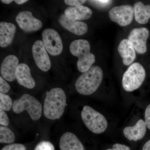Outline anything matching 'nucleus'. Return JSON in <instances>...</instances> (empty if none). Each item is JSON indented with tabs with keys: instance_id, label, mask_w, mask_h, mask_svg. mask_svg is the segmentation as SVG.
Wrapping results in <instances>:
<instances>
[{
	"instance_id": "0eeeda50",
	"label": "nucleus",
	"mask_w": 150,
	"mask_h": 150,
	"mask_svg": "<svg viewBox=\"0 0 150 150\" xmlns=\"http://www.w3.org/2000/svg\"><path fill=\"white\" fill-rule=\"evenodd\" d=\"M42 36L44 46L49 54L56 56L62 53L63 45L62 38L56 30L47 28L43 30Z\"/></svg>"
},
{
	"instance_id": "dca6fc26",
	"label": "nucleus",
	"mask_w": 150,
	"mask_h": 150,
	"mask_svg": "<svg viewBox=\"0 0 150 150\" xmlns=\"http://www.w3.org/2000/svg\"><path fill=\"white\" fill-rule=\"evenodd\" d=\"M146 132V126L145 121L140 119L133 126H128L123 131L124 136L129 141L137 142L144 137Z\"/></svg>"
},
{
	"instance_id": "5701e85b",
	"label": "nucleus",
	"mask_w": 150,
	"mask_h": 150,
	"mask_svg": "<svg viewBox=\"0 0 150 150\" xmlns=\"http://www.w3.org/2000/svg\"><path fill=\"white\" fill-rule=\"evenodd\" d=\"M34 150H55V148L51 142L43 141L36 146Z\"/></svg>"
},
{
	"instance_id": "f3484780",
	"label": "nucleus",
	"mask_w": 150,
	"mask_h": 150,
	"mask_svg": "<svg viewBox=\"0 0 150 150\" xmlns=\"http://www.w3.org/2000/svg\"><path fill=\"white\" fill-rule=\"evenodd\" d=\"M16 31V26L11 23H0V46L5 48L10 45Z\"/></svg>"
},
{
	"instance_id": "bb28decb",
	"label": "nucleus",
	"mask_w": 150,
	"mask_h": 150,
	"mask_svg": "<svg viewBox=\"0 0 150 150\" xmlns=\"http://www.w3.org/2000/svg\"><path fill=\"white\" fill-rule=\"evenodd\" d=\"M86 1L85 0H65L64 2L67 5L71 6L73 7L78 6H81L85 4Z\"/></svg>"
},
{
	"instance_id": "a211bd4d",
	"label": "nucleus",
	"mask_w": 150,
	"mask_h": 150,
	"mask_svg": "<svg viewBox=\"0 0 150 150\" xmlns=\"http://www.w3.org/2000/svg\"><path fill=\"white\" fill-rule=\"evenodd\" d=\"M118 51L123 58V64L126 66L131 65L136 58V51L128 39H124L119 43Z\"/></svg>"
},
{
	"instance_id": "f257e3e1",
	"label": "nucleus",
	"mask_w": 150,
	"mask_h": 150,
	"mask_svg": "<svg viewBox=\"0 0 150 150\" xmlns=\"http://www.w3.org/2000/svg\"><path fill=\"white\" fill-rule=\"evenodd\" d=\"M67 105V96L62 89L55 88L46 92L43 106L45 117L50 120L59 119Z\"/></svg>"
},
{
	"instance_id": "2f4dec72",
	"label": "nucleus",
	"mask_w": 150,
	"mask_h": 150,
	"mask_svg": "<svg viewBox=\"0 0 150 150\" xmlns=\"http://www.w3.org/2000/svg\"><path fill=\"white\" fill-rule=\"evenodd\" d=\"M27 0H15L14 1L18 4H24V3L27 2Z\"/></svg>"
},
{
	"instance_id": "a878e982",
	"label": "nucleus",
	"mask_w": 150,
	"mask_h": 150,
	"mask_svg": "<svg viewBox=\"0 0 150 150\" xmlns=\"http://www.w3.org/2000/svg\"><path fill=\"white\" fill-rule=\"evenodd\" d=\"M9 123V120L5 110L0 108V124L1 126H7Z\"/></svg>"
},
{
	"instance_id": "b1692460",
	"label": "nucleus",
	"mask_w": 150,
	"mask_h": 150,
	"mask_svg": "<svg viewBox=\"0 0 150 150\" xmlns=\"http://www.w3.org/2000/svg\"><path fill=\"white\" fill-rule=\"evenodd\" d=\"M10 89V86L8 83L2 77H0V93L6 94Z\"/></svg>"
},
{
	"instance_id": "393cba45",
	"label": "nucleus",
	"mask_w": 150,
	"mask_h": 150,
	"mask_svg": "<svg viewBox=\"0 0 150 150\" xmlns=\"http://www.w3.org/2000/svg\"><path fill=\"white\" fill-rule=\"evenodd\" d=\"M1 150H26V148L22 144H13L7 145Z\"/></svg>"
},
{
	"instance_id": "9b49d317",
	"label": "nucleus",
	"mask_w": 150,
	"mask_h": 150,
	"mask_svg": "<svg viewBox=\"0 0 150 150\" xmlns=\"http://www.w3.org/2000/svg\"><path fill=\"white\" fill-rule=\"evenodd\" d=\"M19 26L25 32L37 31L42 27L40 20L35 18L32 13L28 11H23L19 13L16 18Z\"/></svg>"
},
{
	"instance_id": "aec40b11",
	"label": "nucleus",
	"mask_w": 150,
	"mask_h": 150,
	"mask_svg": "<svg viewBox=\"0 0 150 150\" xmlns=\"http://www.w3.org/2000/svg\"><path fill=\"white\" fill-rule=\"evenodd\" d=\"M134 15L137 22L146 24L150 18V5H145L142 2H137L134 5Z\"/></svg>"
},
{
	"instance_id": "ddd939ff",
	"label": "nucleus",
	"mask_w": 150,
	"mask_h": 150,
	"mask_svg": "<svg viewBox=\"0 0 150 150\" xmlns=\"http://www.w3.org/2000/svg\"><path fill=\"white\" fill-rule=\"evenodd\" d=\"M59 22L65 29L77 35L86 34L88 29L87 25L85 23L76 20L65 14H62L60 17Z\"/></svg>"
},
{
	"instance_id": "473e14b6",
	"label": "nucleus",
	"mask_w": 150,
	"mask_h": 150,
	"mask_svg": "<svg viewBox=\"0 0 150 150\" xmlns=\"http://www.w3.org/2000/svg\"><path fill=\"white\" fill-rule=\"evenodd\" d=\"M1 1L2 2L4 3V4H10L13 1L12 0H1Z\"/></svg>"
},
{
	"instance_id": "4468645a",
	"label": "nucleus",
	"mask_w": 150,
	"mask_h": 150,
	"mask_svg": "<svg viewBox=\"0 0 150 150\" xmlns=\"http://www.w3.org/2000/svg\"><path fill=\"white\" fill-rule=\"evenodd\" d=\"M16 78L19 84L27 88L35 87V83L33 78L29 67L25 64L18 65L16 72Z\"/></svg>"
},
{
	"instance_id": "cd10ccee",
	"label": "nucleus",
	"mask_w": 150,
	"mask_h": 150,
	"mask_svg": "<svg viewBox=\"0 0 150 150\" xmlns=\"http://www.w3.org/2000/svg\"><path fill=\"white\" fill-rule=\"evenodd\" d=\"M90 1L93 3L96 6L100 7H105L107 6L112 3L111 1H106V0H99V1Z\"/></svg>"
},
{
	"instance_id": "9d476101",
	"label": "nucleus",
	"mask_w": 150,
	"mask_h": 150,
	"mask_svg": "<svg viewBox=\"0 0 150 150\" xmlns=\"http://www.w3.org/2000/svg\"><path fill=\"white\" fill-rule=\"evenodd\" d=\"M149 35V30L146 28L132 30L128 36L135 51L139 54H144L147 51L146 41Z\"/></svg>"
},
{
	"instance_id": "1a4fd4ad",
	"label": "nucleus",
	"mask_w": 150,
	"mask_h": 150,
	"mask_svg": "<svg viewBox=\"0 0 150 150\" xmlns=\"http://www.w3.org/2000/svg\"><path fill=\"white\" fill-rule=\"evenodd\" d=\"M32 51L37 67L43 71H49L51 67V60L43 41L40 40L35 41L33 45Z\"/></svg>"
},
{
	"instance_id": "7ed1b4c3",
	"label": "nucleus",
	"mask_w": 150,
	"mask_h": 150,
	"mask_svg": "<svg viewBox=\"0 0 150 150\" xmlns=\"http://www.w3.org/2000/svg\"><path fill=\"white\" fill-rule=\"evenodd\" d=\"M69 49L73 55L79 58L77 67L81 72L87 71L95 62V56L91 53L90 43L85 39H78L72 41L70 44Z\"/></svg>"
},
{
	"instance_id": "c756f323",
	"label": "nucleus",
	"mask_w": 150,
	"mask_h": 150,
	"mask_svg": "<svg viewBox=\"0 0 150 150\" xmlns=\"http://www.w3.org/2000/svg\"><path fill=\"white\" fill-rule=\"evenodd\" d=\"M106 150H131L129 147L126 145L119 144H115L113 145L112 149H109Z\"/></svg>"
},
{
	"instance_id": "39448f33",
	"label": "nucleus",
	"mask_w": 150,
	"mask_h": 150,
	"mask_svg": "<svg viewBox=\"0 0 150 150\" xmlns=\"http://www.w3.org/2000/svg\"><path fill=\"white\" fill-rule=\"evenodd\" d=\"M81 116L87 128L94 134H102L107 129L108 122L104 115L90 106H84Z\"/></svg>"
},
{
	"instance_id": "412c9836",
	"label": "nucleus",
	"mask_w": 150,
	"mask_h": 150,
	"mask_svg": "<svg viewBox=\"0 0 150 150\" xmlns=\"http://www.w3.org/2000/svg\"><path fill=\"white\" fill-rule=\"evenodd\" d=\"M15 135L9 128L6 126L0 127V143L11 144L14 142Z\"/></svg>"
},
{
	"instance_id": "6ab92c4d",
	"label": "nucleus",
	"mask_w": 150,
	"mask_h": 150,
	"mask_svg": "<svg viewBox=\"0 0 150 150\" xmlns=\"http://www.w3.org/2000/svg\"><path fill=\"white\" fill-rule=\"evenodd\" d=\"M64 13L67 16L79 21L90 18L92 11L89 8L81 5L68 8L65 11Z\"/></svg>"
},
{
	"instance_id": "7c9ffc66",
	"label": "nucleus",
	"mask_w": 150,
	"mask_h": 150,
	"mask_svg": "<svg viewBox=\"0 0 150 150\" xmlns=\"http://www.w3.org/2000/svg\"><path fill=\"white\" fill-rule=\"evenodd\" d=\"M142 150H150V140L145 143Z\"/></svg>"
},
{
	"instance_id": "423d86ee",
	"label": "nucleus",
	"mask_w": 150,
	"mask_h": 150,
	"mask_svg": "<svg viewBox=\"0 0 150 150\" xmlns=\"http://www.w3.org/2000/svg\"><path fill=\"white\" fill-rule=\"evenodd\" d=\"M146 76V71L142 65L138 62L134 63L129 67L123 75V88L128 92L137 89L144 82Z\"/></svg>"
},
{
	"instance_id": "4be33fe9",
	"label": "nucleus",
	"mask_w": 150,
	"mask_h": 150,
	"mask_svg": "<svg viewBox=\"0 0 150 150\" xmlns=\"http://www.w3.org/2000/svg\"><path fill=\"white\" fill-rule=\"evenodd\" d=\"M12 101L10 97L6 94L0 93V108L9 111L13 107Z\"/></svg>"
},
{
	"instance_id": "f03ea898",
	"label": "nucleus",
	"mask_w": 150,
	"mask_h": 150,
	"mask_svg": "<svg viewBox=\"0 0 150 150\" xmlns=\"http://www.w3.org/2000/svg\"><path fill=\"white\" fill-rule=\"evenodd\" d=\"M103 78V71L100 67L92 66L77 79L75 87L79 93L90 95L99 88Z\"/></svg>"
},
{
	"instance_id": "6e6552de",
	"label": "nucleus",
	"mask_w": 150,
	"mask_h": 150,
	"mask_svg": "<svg viewBox=\"0 0 150 150\" xmlns=\"http://www.w3.org/2000/svg\"><path fill=\"white\" fill-rule=\"evenodd\" d=\"M108 14L112 21L117 23L120 26H126L133 20L134 7L130 5L116 6L111 8Z\"/></svg>"
},
{
	"instance_id": "20e7f679",
	"label": "nucleus",
	"mask_w": 150,
	"mask_h": 150,
	"mask_svg": "<svg viewBox=\"0 0 150 150\" xmlns=\"http://www.w3.org/2000/svg\"><path fill=\"white\" fill-rule=\"evenodd\" d=\"M12 108L14 112L17 114L26 110L33 121L40 119L42 115L41 103L35 98L28 94H24L19 99L15 100Z\"/></svg>"
},
{
	"instance_id": "2eb2a0df",
	"label": "nucleus",
	"mask_w": 150,
	"mask_h": 150,
	"mask_svg": "<svg viewBox=\"0 0 150 150\" xmlns=\"http://www.w3.org/2000/svg\"><path fill=\"white\" fill-rule=\"evenodd\" d=\"M61 150H85L78 137L71 132H66L62 135L59 142Z\"/></svg>"
},
{
	"instance_id": "f8f14e48",
	"label": "nucleus",
	"mask_w": 150,
	"mask_h": 150,
	"mask_svg": "<svg viewBox=\"0 0 150 150\" xmlns=\"http://www.w3.org/2000/svg\"><path fill=\"white\" fill-rule=\"evenodd\" d=\"M17 57L13 55L7 56L3 60L1 66V74L6 80L11 82L16 78V72L18 66Z\"/></svg>"
},
{
	"instance_id": "c85d7f7f",
	"label": "nucleus",
	"mask_w": 150,
	"mask_h": 150,
	"mask_svg": "<svg viewBox=\"0 0 150 150\" xmlns=\"http://www.w3.org/2000/svg\"><path fill=\"white\" fill-rule=\"evenodd\" d=\"M145 122L146 127L150 129V104L148 105L145 110Z\"/></svg>"
}]
</instances>
